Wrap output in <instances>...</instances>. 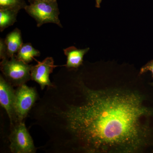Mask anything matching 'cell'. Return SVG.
Returning a JSON list of instances; mask_svg holds the SVG:
<instances>
[{
	"label": "cell",
	"mask_w": 153,
	"mask_h": 153,
	"mask_svg": "<svg viewBox=\"0 0 153 153\" xmlns=\"http://www.w3.org/2000/svg\"><path fill=\"white\" fill-rule=\"evenodd\" d=\"M83 101L56 111L81 150L89 153H136L148 145L151 131L145 120L153 111L138 91L94 90L82 86Z\"/></svg>",
	"instance_id": "6da1fadb"
},
{
	"label": "cell",
	"mask_w": 153,
	"mask_h": 153,
	"mask_svg": "<svg viewBox=\"0 0 153 153\" xmlns=\"http://www.w3.org/2000/svg\"><path fill=\"white\" fill-rule=\"evenodd\" d=\"M25 10L35 19L37 27H40L47 23H53L63 27L59 19L60 11L57 1L38 0L27 5Z\"/></svg>",
	"instance_id": "7a4b0ae2"
},
{
	"label": "cell",
	"mask_w": 153,
	"mask_h": 153,
	"mask_svg": "<svg viewBox=\"0 0 153 153\" xmlns=\"http://www.w3.org/2000/svg\"><path fill=\"white\" fill-rule=\"evenodd\" d=\"M32 66L18 60L15 56L4 59L1 63V70L5 79L13 86H20L31 79Z\"/></svg>",
	"instance_id": "3957f363"
},
{
	"label": "cell",
	"mask_w": 153,
	"mask_h": 153,
	"mask_svg": "<svg viewBox=\"0 0 153 153\" xmlns=\"http://www.w3.org/2000/svg\"><path fill=\"white\" fill-rule=\"evenodd\" d=\"M10 136V148L12 153L36 152L33 139L28 131L25 123H17Z\"/></svg>",
	"instance_id": "277c9868"
},
{
	"label": "cell",
	"mask_w": 153,
	"mask_h": 153,
	"mask_svg": "<svg viewBox=\"0 0 153 153\" xmlns=\"http://www.w3.org/2000/svg\"><path fill=\"white\" fill-rule=\"evenodd\" d=\"M15 94V113L18 123L27 117L37 100V93L35 88L24 84L18 86Z\"/></svg>",
	"instance_id": "5b68a950"
},
{
	"label": "cell",
	"mask_w": 153,
	"mask_h": 153,
	"mask_svg": "<svg viewBox=\"0 0 153 153\" xmlns=\"http://www.w3.org/2000/svg\"><path fill=\"white\" fill-rule=\"evenodd\" d=\"M56 66L52 57H47L42 62L38 61V64L32 66L31 71V79L36 81L43 90L46 86L53 87L49 75L52 73Z\"/></svg>",
	"instance_id": "8992f818"
},
{
	"label": "cell",
	"mask_w": 153,
	"mask_h": 153,
	"mask_svg": "<svg viewBox=\"0 0 153 153\" xmlns=\"http://www.w3.org/2000/svg\"><path fill=\"white\" fill-rule=\"evenodd\" d=\"M13 85L1 75L0 76V104L6 112L12 125L17 123L15 109L16 94Z\"/></svg>",
	"instance_id": "52a82bcc"
},
{
	"label": "cell",
	"mask_w": 153,
	"mask_h": 153,
	"mask_svg": "<svg viewBox=\"0 0 153 153\" xmlns=\"http://www.w3.org/2000/svg\"><path fill=\"white\" fill-rule=\"evenodd\" d=\"M7 45V55L8 59L15 56L23 45V40L21 30L16 28L7 35L4 39Z\"/></svg>",
	"instance_id": "ba28073f"
},
{
	"label": "cell",
	"mask_w": 153,
	"mask_h": 153,
	"mask_svg": "<svg viewBox=\"0 0 153 153\" xmlns=\"http://www.w3.org/2000/svg\"><path fill=\"white\" fill-rule=\"evenodd\" d=\"M89 50V48L80 49L74 47L63 49L64 54L67 57L66 67L68 68H78L82 65L83 57Z\"/></svg>",
	"instance_id": "9c48e42d"
},
{
	"label": "cell",
	"mask_w": 153,
	"mask_h": 153,
	"mask_svg": "<svg viewBox=\"0 0 153 153\" xmlns=\"http://www.w3.org/2000/svg\"><path fill=\"white\" fill-rule=\"evenodd\" d=\"M41 53L32 46L31 43L23 44L19 49L15 57L18 60L29 64L34 59V57H39Z\"/></svg>",
	"instance_id": "30bf717a"
},
{
	"label": "cell",
	"mask_w": 153,
	"mask_h": 153,
	"mask_svg": "<svg viewBox=\"0 0 153 153\" xmlns=\"http://www.w3.org/2000/svg\"><path fill=\"white\" fill-rule=\"evenodd\" d=\"M19 11L11 9H0V31L13 26L16 22Z\"/></svg>",
	"instance_id": "8fae6325"
},
{
	"label": "cell",
	"mask_w": 153,
	"mask_h": 153,
	"mask_svg": "<svg viewBox=\"0 0 153 153\" xmlns=\"http://www.w3.org/2000/svg\"><path fill=\"white\" fill-rule=\"evenodd\" d=\"M27 5L25 0H0V9H11L19 11Z\"/></svg>",
	"instance_id": "7c38bea8"
},
{
	"label": "cell",
	"mask_w": 153,
	"mask_h": 153,
	"mask_svg": "<svg viewBox=\"0 0 153 153\" xmlns=\"http://www.w3.org/2000/svg\"><path fill=\"white\" fill-rule=\"evenodd\" d=\"M0 58L2 60L8 59L7 55V45L5 43L4 39H0Z\"/></svg>",
	"instance_id": "4fadbf2b"
},
{
	"label": "cell",
	"mask_w": 153,
	"mask_h": 153,
	"mask_svg": "<svg viewBox=\"0 0 153 153\" xmlns=\"http://www.w3.org/2000/svg\"><path fill=\"white\" fill-rule=\"evenodd\" d=\"M148 71H150L153 77V60H152L141 68L140 73L142 74Z\"/></svg>",
	"instance_id": "5bb4252c"
},
{
	"label": "cell",
	"mask_w": 153,
	"mask_h": 153,
	"mask_svg": "<svg viewBox=\"0 0 153 153\" xmlns=\"http://www.w3.org/2000/svg\"><path fill=\"white\" fill-rule=\"evenodd\" d=\"M96 7L97 8L100 7V4L102 2V0H95Z\"/></svg>",
	"instance_id": "9a60e30c"
},
{
	"label": "cell",
	"mask_w": 153,
	"mask_h": 153,
	"mask_svg": "<svg viewBox=\"0 0 153 153\" xmlns=\"http://www.w3.org/2000/svg\"><path fill=\"white\" fill-rule=\"evenodd\" d=\"M37 1H38V0H28V2L30 3V4H33V3Z\"/></svg>",
	"instance_id": "2e32d148"
},
{
	"label": "cell",
	"mask_w": 153,
	"mask_h": 153,
	"mask_svg": "<svg viewBox=\"0 0 153 153\" xmlns=\"http://www.w3.org/2000/svg\"><path fill=\"white\" fill-rule=\"evenodd\" d=\"M45 1H57V0H45Z\"/></svg>",
	"instance_id": "e0dca14e"
},
{
	"label": "cell",
	"mask_w": 153,
	"mask_h": 153,
	"mask_svg": "<svg viewBox=\"0 0 153 153\" xmlns=\"http://www.w3.org/2000/svg\"><path fill=\"white\" fill-rule=\"evenodd\" d=\"M152 85L153 86V83H152Z\"/></svg>",
	"instance_id": "ac0fdd59"
}]
</instances>
